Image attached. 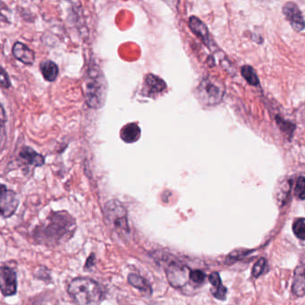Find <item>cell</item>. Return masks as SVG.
Returning a JSON list of instances; mask_svg holds the SVG:
<instances>
[{
	"label": "cell",
	"mask_w": 305,
	"mask_h": 305,
	"mask_svg": "<svg viewBox=\"0 0 305 305\" xmlns=\"http://www.w3.org/2000/svg\"><path fill=\"white\" fill-rule=\"evenodd\" d=\"M76 224L74 217L66 211H59L51 215L48 223L37 228L36 239L48 244H59L70 239L74 235Z\"/></svg>",
	"instance_id": "obj_1"
},
{
	"label": "cell",
	"mask_w": 305,
	"mask_h": 305,
	"mask_svg": "<svg viewBox=\"0 0 305 305\" xmlns=\"http://www.w3.org/2000/svg\"><path fill=\"white\" fill-rule=\"evenodd\" d=\"M107 85L102 71L95 64L89 66L85 76V98L90 107L100 108L107 98Z\"/></svg>",
	"instance_id": "obj_2"
},
{
	"label": "cell",
	"mask_w": 305,
	"mask_h": 305,
	"mask_svg": "<svg viewBox=\"0 0 305 305\" xmlns=\"http://www.w3.org/2000/svg\"><path fill=\"white\" fill-rule=\"evenodd\" d=\"M68 294L78 305L99 303L103 298V291L95 280L88 278H77L68 286Z\"/></svg>",
	"instance_id": "obj_3"
},
{
	"label": "cell",
	"mask_w": 305,
	"mask_h": 305,
	"mask_svg": "<svg viewBox=\"0 0 305 305\" xmlns=\"http://www.w3.org/2000/svg\"><path fill=\"white\" fill-rule=\"evenodd\" d=\"M224 95V85L219 80L214 78L203 79L197 88L199 100L205 106L217 105Z\"/></svg>",
	"instance_id": "obj_4"
},
{
	"label": "cell",
	"mask_w": 305,
	"mask_h": 305,
	"mask_svg": "<svg viewBox=\"0 0 305 305\" xmlns=\"http://www.w3.org/2000/svg\"><path fill=\"white\" fill-rule=\"evenodd\" d=\"M105 216L118 233L124 235L130 233L127 211L119 201L111 200L107 202L105 206Z\"/></svg>",
	"instance_id": "obj_5"
},
{
	"label": "cell",
	"mask_w": 305,
	"mask_h": 305,
	"mask_svg": "<svg viewBox=\"0 0 305 305\" xmlns=\"http://www.w3.org/2000/svg\"><path fill=\"white\" fill-rule=\"evenodd\" d=\"M19 205V198L15 191L8 190L5 185L1 186L0 192V209L1 215L5 218L15 214Z\"/></svg>",
	"instance_id": "obj_6"
},
{
	"label": "cell",
	"mask_w": 305,
	"mask_h": 305,
	"mask_svg": "<svg viewBox=\"0 0 305 305\" xmlns=\"http://www.w3.org/2000/svg\"><path fill=\"white\" fill-rule=\"evenodd\" d=\"M0 288L5 296L15 295L17 291V280L15 270L8 267L0 269Z\"/></svg>",
	"instance_id": "obj_7"
},
{
	"label": "cell",
	"mask_w": 305,
	"mask_h": 305,
	"mask_svg": "<svg viewBox=\"0 0 305 305\" xmlns=\"http://www.w3.org/2000/svg\"><path fill=\"white\" fill-rule=\"evenodd\" d=\"M167 90V85L161 78L156 76L154 74H149L144 79L143 95L156 98Z\"/></svg>",
	"instance_id": "obj_8"
},
{
	"label": "cell",
	"mask_w": 305,
	"mask_h": 305,
	"mask_svg": "<svg viewBox=\"0 0 305 305\" xmlns=\"http://www.w3.org/2000/svg\"><path fill=\"white\" fill-rule=\"evenodd\" d=\"M283 14L286 18L290 22L291 26L297 32H301L304 29L305 21L300 9L296 5L292 2H288L284 6Z\"/></svg>",
	"instance_id": "obj_9"
},
{
	"label": "cell",
	"mask_w": 305,
	"mask_h": 305,
	"mask_svg": "<svg viewBox=\"0 0 305 305\" xmlns=\"http://www.w3.org/2000/svg\"><path fill=\"white\" fill-rule=\"evenodd\" d=\"M186 272H187V268L178 263H172L169 265V268L165 270L169 283L176 288L182 287L185 284Z\"/></svg>",
	"instance_id": "obj_10"
},
{
	"label": "cell",
	"mask_w": 305,
	"mask_h": 305,
	"mask_svg": "<svg viewBox=\"0 0 305 305\" xmlns=\"http://www.w3.org/2000/svg\"><path fill=\"white\" fill-rule=\"evenodd\" d=\"M189 26H190L192 33H195L199 38H201L202 41L209 48H211L212 43H211V39H210L208 28L200 19L195 16H191V18L189 19Z\"/></svg>",
	"instance_id": "obj_11"
},
{
	"label": "cell",
	"mask_w": 305,
	"mask_h": 305,
	"mask_svg": "<svg viewBox=\"0 0 305 305\" xmlns=\"http://www.w3.org/2000/svg\"><path fill=\"white\" fill-rule=\"evenodd\" d=\"M13 55L15 59L25 65H33L34 62V52L21 42H16L14 45Z\"/></svg>",
	"instance_id": "obj_12"
},
{
	"label": "cell",
	"mask_w": 305,
	"mask_h": 305,
	"mask_svg": "<svg viewBox=\"0 0 305 305\" xmlns=\"http://www.w3.org/2000/svg\"><path fill=\"white\" fill-rule=\"evenodd\" d=\"M292 292L297 297H301L305 294V268L303 267H298L294 271Z\"/></svg>",
	"instance_id": "obj_13"
},
{
	"label": "cell",
	"mask_w": 305,
	"mask_h": 305,
	"mask_svg": "<svg viewBox=\"0 0 305 305\" xmlns=\"http://www.w3.org/2000/svg\"><path fill=\"white\" fill-rule=\"evenodd\" d=\"M122 140L127 144H133L140 139L141 128L136 123L127 124L120 132Z\"/></svg>",
	"instance_id": "obj_14"
},
{
	"label": "cell",
	"mask_w": 305,
	"mask_h": 305,
	"mask_svg": "<svg viewBox=\"0 0 305 305\" xmlns=\"http://www.w3.org/2000/svg\"><path fill=\"white\" fill-rule=\"evenodd\" d=\"M209 281L212 285V288L210 291L214 297L217 298L218 300H225L228 293V289L227 287L223 286L219 274L217 272L211 273L209 276Z\"/></svg>",
	"instance_id": "obj_15"
},
{
	"label": "cell",
	"mask_w": 305,
	"mask_h": 305,
	"mask_svg": "<svg viewBox=\"0 0 305 305\" xmlns=\"http://www.w3.org/2000/svg\"><path fill=\"white\" fill-rule=\"evenodd\" d=\"M20 157L25 160L29 165H42L44 164V157L33 151L31 148H23L20 152Z\"/></svg>",
	"instance_id": "obj_16"
},
{
	"label": "cell",
	"mask_w": 305,
	"mask_h": 305,
	"mask_svg": "<svg viewBox=\"0 0 305 305\" xmlns=\"http://www.w3.org/2000/svg\"><path fill=\"white\" fill-rule=\"evenodd\" d=\"M127 280H128V283L132 287H135L142 292H144L145 294H151L152 293L151 284L149 283V281L143 276L132 273L129 275Z\"/></svg>",
	"instance_id": "obj_17"
},
{
	"label": "cell",
	"mask_w": 305,
	"mask_h": 305,
	"mask_svg": "<svg viewBox=\"0 0 305 305\" xmlns=\"http://www.w3.org/2000/svg\"><path fill=\"white\" fill-rule=\"evenodd\" d=\"M41 71L43 77L48 81H55L59 75V67L56 63L50 60L41 63Z\"/></svg>",
	"instance_id": "obj_18"
},
{
	"label": "cell",
	"mask_w": 305,
	"mask_h": 305,
	"mask_svg": "<svg viewBox=\"0 0 305 305\" xmlns=\"http://www.w3.org/2000/svg\"><path fill=\"white\" fill-rule=\"evenodd\" d=\"M242 75L249 85L257 86L260 84L257 74L252 66H243L242 67Z\"/></svg>",
	"instance_id": "obj_19"
},
{
	"label": "cell",
	"mask_w": 305,
	"mask_h": 305,
	"mask_svg": "<svg viewBox=\"0 0 305 305\" xmlns=\"http://www.w3.org/2000/svg\"><path fill=\"white\" fill-rule=\"evenodd\" d=\"M293 231L297 238L305 241V218L301 217L294 221Z\"/></svg>",
	"instance_id": "obj_20"
},
{
	"label": "cell",
	"mask_w": 305,
	"mask_h": 305,
	"mask_svg": "<svg viewBox=\"0 0 305 305\" xmlns=\"http://www.w3.org/2000/svg\"><path fill=\"white\" fill-rule=\"evenodd\" d=\"M267 268V261L264 258H261L259 261L254 264L253 270H252V275L254 278H259L261 274L264 273Z\"/></svg>",
	"instance_id": "obj_21"
},
{
	"label": "cell",
	"mask_w": 305,
	"mask_h": 305,
	"mask_svg": "<svg viewBox=\"0 0 305 305\" xmlns=\"http://www.w3.org/2000/svg\"><path fill=\"white\" fill-rule=\"evenodd\" d=\"M294 193L295 196L300 200H305V178L304 177H299L295 187H294Z\"/></svg>",
	"instance_id": "obj_22"
},
{
	"label": "cell",
	"mask_w": 305,
	"mask_h": 305,
	"mask_svg": "<svg viewBox=\"0 0 305 305\" xmlns=\"http://www.w3.org/2000/svg\"><path fill=\"white\" fill-rule=\"evenodd\" d=\"M189 279H190L192 283L197 284V285H202L205 281L206 275H205V273L202 272V270L195 269V270H191L190 271Z\"/></svg>",
	"instance_id": "obj_23"
},
{
	"label": "cell",
	"mask_w": 305,
	"mask_h": 305,
	"mask_svg": "<svg viewBox=\"0 0 305 305\" xmlns=\"http://www.w3.org/2000/svg\"><path fill=\"white\" fill-rule=\"evenodd\" d=\"M0 78H1V85H2V87L9 88L10 85H11V82H10V79L8 77V74L6 73L4 68H2V70H1V76H0Z\"/></svg>",
	"instance_id": "obj_24"
},
{
	"label": "cell",
	"mask_w": 305,
	"mask_h": 305,
	"mask_svg": "<svg viewBox=\"0 0 305 305\" xmlns=\"http://www.w3.org/2000/svg\"><path fill=\"white\" fill-rule=\"evenodd\" d=\"M96 257L95 254H92L90 257L87 259V261L85 263V269H89V268H92L93 267V265L95 264Z\"/></svg>",
	"instance_id": "obj_25"
}]
</instances>
